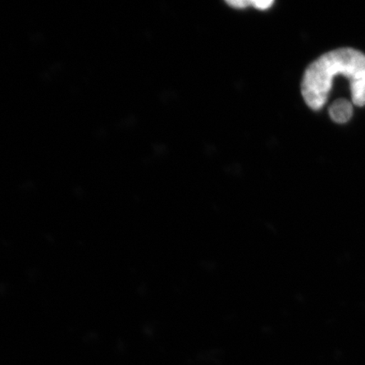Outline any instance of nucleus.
Masks as SVG:
<instances>
[{
	"instance_id": "2",
	"label": "nucleus",
	"mask_w": 365,
	"mask_h": 365,
	"mask_svg": "<svg viewBox=\"0 0 365 365\" xmlns=\"http://www.w3.org/2000/svg\"><path fill=\"white\" fill-rule=\"evenodd\" d=\"M330 116L333 121L339 123L348 122L353 115V105L348 100L341 98L331 104L329 109Z\"/></svg>"
},
{
	"instance_id": "1",
	"label": "nucleus",
	"mask_w": 365,
	"mask_h": 365,
	"mask_svg": "<svg viewBox=\"0 0 365 365\" xmlns=\"http://www.w3.org/2000/svg\"><path fill=\"white\" fill-rule=\"evenodd\" d=\"M342 75L350 81L353 103L365 105V56L353 48H340L324 54L310 65L304 73L302 86L305 103L319 110L327 101L332 81Z\"/></svg>"
},
{
	"instance_id": "4",
	"label": "nucleus",
	"mask_w": 365,
	"mask_h": 365,
	"mask_svg": "<svg viewBox=\"0 0 365 365\" xmlns=\"http://www.w3.org/2000/svg\"><path fill=\"white\" fill-rule=\"evenodd\" d=\"M227 3L235 8H245L252 4V1L250 0H234V1H227Z\"/></svg>"
},
{
	"instance_id": "3",
	"label": "nucleus",
	"mask_w": 365,
	"mask_h": 365,
	"mask_svg": "<svg viewBox=\"0 0 365 365\" xmlns=\"http://www.w3.org/2000/svg\"><path fill=\"white\" fill-rule=\"evenodd\" d=\"M273 4L272 0H252V6L261 11L267 10Z\"/></svg>"
}]
</instances>
